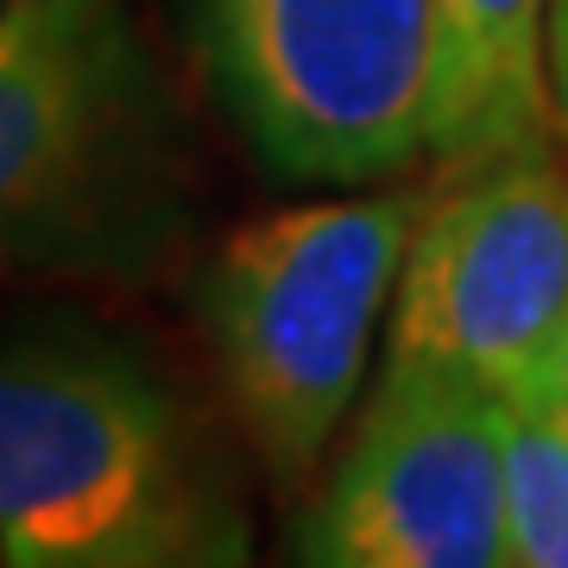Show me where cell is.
<instances>
[{
    "mask_svg": "<svg viewBox=\"0 0 568 568\" xmlns=\"http://www.w3.org/2000/svg\"><path fill=\"white\" fill-rule=\"evenodd\" d=\"M549 95L556 121L568 126V0H549Z\"/></svg>",
    "mask_w": 568,
    "mask_h": 568,
    "instance_id": "9",
    "label": "cell"
},
{
    "mask_svg": "<svg viewBox=\"0 0 568 568\" xmlns=\"http://www.w3.org/2000/svg\"><path fill=\"white\" fill-rule=\"evenodd\" d=\"M0 568H253L209 405L108 328H0Z\"/></svg>",
    "mask_w": 568,
    "mask_h": 568,
    "instance_id": "1",
    "label": "cell"
},
{
    "mask_svg": "<svg viewBox=\"0 0 568 568\" xmlns=\"http://www.w3.org/2000/svg\"><path fill=\"white\" fill-rule=\"evenodd\" d=\"M183 227V140L126 0L0 7V278L140 272Z\"/></svg>",
    "mask_w": 568,
    "mask_h": 568,
    "instance_id": "2",
    "label": "cell"
},
{
    "mask_svg": "<svg viewBox=\"0 0 568 568\" xmlns=\"http://www.w3.org/2000/svg\"><path fill=\"white\" fill-rule=\"evenodd\" d=\"M556 417L568 424V361H562V392H556Z\"/></svg>",
    "mask_w": 568,
    "mask_h": 568,
    "instance_id": "10",
    "label": "cell"
},
{
    "mask_svg": "<svg viewBox=\"0 0 568 568\" xmlns=\"http://www.w3.org/2000/svg\"><path fill=\"white\" fill-rule=\"evenodd\" d=\"M549 0H436L429 152L455 171L556 140Z\"/></svg>",
    "mask_w": 568,
    "mask_h": 568,
    "instance_id": "7",
    "label": "cell"
},
{
    "mask_svg": "<svg viewBox=\"0 0 568 568\" xmlns=\"http://www.w3.org/2000/svg\"><path fill=\"white\" fill-rule=\"evenodd\" d=\"M0 7H7V0H0Z\"/></svg>",
    "mask_w": 568,
    "mask_h": 568,
    "instance_id": "11",
    "label": "cell"
},
{
    "mask_svg": "<svg viewBox=\"0 0 568 568\" xmlns=\"http://www.w3.org/2000/svg\"><path fill=\"white\" fill-rule=\"evenodd\" d=\"M291 568H518L506 405L436 361H386L310 499Z\"/></svg>",
    "mask_w": 568,
    "mask_h": 568,
    "instance_id": "6",
    "label": "cell"
},
{
    "mask_svg": "<svg viewBox=\"0 0 568 568\" xmlns=\"http://www.w3.org/2000/svg\"><path fill=\"white\" fill-rule=\"evenodd\" d=\"M386 361H436L556 410L568 361V164L549 145L467 164L424 209L392 297Z\"/></svg>",
    "mask_w": 568,
    "mask_h": 568,
    "instance_id": "5",
    "label": "cell"
},
{
    "mask_svg": "<svg viewBox=\"0 0 568 568\" xmlns=\"http://www.w3.org/2000/svg\"><path fill=\"white\" fill-rule=\"evenodd\" d=\"M506 487L518 568H568V424L506 405Z\"/></svg>",
    "mask_w": 568,
    "mask_h": 568,
    "instance_id": "8",
    "label": "cell"
},
{
    "mask_svg": "<svg viewBox=\"0 0 568 568\" xmlns=\"http://www.w3.org/2000/svg\"><path fill=\"white\" fill-rule=\"evenodd\" d=\"M424 209V190L291 203L246 215L209 253L196 316L234 429L278 493H304L328 462Z\"/></svg>",
    "mask_w": 568,
    "mask_h": 568,
    "instance_id": "3",
    "label": "cell"
},
{
    "mask_svg": "<svg viewBox=\"0 0 568 568\" xmlns=\"http://www.w3.org/2000/svg\"><path fill=\"white\" fill-rule=\"evenodd\" d=\"M190 44L284 183H373L429 152L436 0H183Z\"/></svg>",
    "mask_w": 568,
    "mask_h": 568,
    "instance_id": "4",
    "label": "cell"
}]
</instances>
